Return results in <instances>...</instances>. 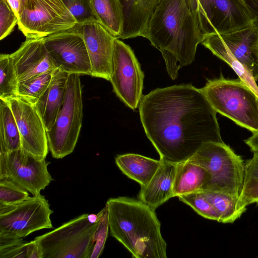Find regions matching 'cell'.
Here are the masks:
<instances>
[{"instance_id": "6da1fadb", "label": "cell", "mask_w": 258, "mask_h": 258, "mask_svg": "<svg viewBox=\"0 0 258 258\" xmlns=\"http://www.w3.org/2000/svg\"><path fill=\"white\" fill-rule=\"evenodd\" d=\"M141 120L160 160H188L205 143L223 142L217 112L190 84L157 88L143 96Z\"/></svg>"}, {"instance_id": "7a4b0ae2", "label": "cell", "mask_w": 258, "mask_h": 258, "mask_svg": "<svg viewBox=\"0 0 258 258\" xmlns=\"http://www.w3.org/2000/svg\"><path fill=\"white\" fill-rule=\"evenodd\" d=\"M159 49L173 80L191 63L204 37L191 0H158L145 37Z\"/></svg>"}, {"instance_id": "3957f363", "label": "cell", "mask_w": 258, "mask_h": 258, "mask_svg": "<svg viewBox=\"0 0 258 258\" xmlns=\"http://www.w3.org/2000/svg\"><path fill=\"white\" fill-rule=\"evenodd\" d=\"M111 235L136 258H166L167 244L155 211L139 199L119 197L106 203Z\"/></svg>"}, {"instance_id": "277c9868", "label": "cell", "mask_w": 258, "mask_h": 258, "mask_svg": "<svg viewBox=\"0 0 258 258\" xmlns=\"http://www.w3.org/2000/svg\"><path fill=\"white\" fill-rule=\"evenodd\" d=\"M200 89L217 112L252 133L258 132V98L239 79L221 75Z\"/></svg>"}, {"instance_id": "5b68a950", "label": "cell", "mask_w": 258, "mask_h": 258, "mask_svg": "<svg viewBox=\"0 0 258 258\" xmlns=\"http://www.w3.org/2000/svg\"><path fill=\"white\" fill-rule=\"evenodd\" d=\"M100 215L82 214L35 237L42 258H90Z\"/></svg>"}, {"instance_id": "8992f818", "label": "cell", "mask_w": 258, "mask_h": 258, "mask_svg": "<svg viewBox=\"0 0 258 258\" xmlns=\"http://www.w3.org/2000/svg\"><path fill=\"white\" fill-rule=\"evenodd\" d=\"M188 160L204 167L210 175L203 191L222 192L238 201L243 183L245 163L229 146L223 142H207Z\"/></svg>"}, {"instance_id": "52a82bcc", "label": "cell", "mask_w": 258, "mask_h": 258, "mask_svg": "<svg viewBox=\"0 0 258 258\" xmlns=\"http://www.w3.org/2000/svg\"><path fill=\"white\" fill-rule=\"evenodd\" d=\"M83 108L80 75L69 74L62 106L53 125L46 132L53 158L61 159L74 151L82 127Z\"/></svg>"}, {"instance_id": "ba28073f", "label": "cell", "mask_w": 258, "mask_h": 258, "mask_svg": "<svg viewBox=\"0 0 258 258\" xmlns=\"http://www.w3.org/2000/svg\"><path fill=\"white\" fill-rule=\"evenodd\" d=\"M78 23L62 0H27L17 24L26 38L41 39Z\"/></svg>"}, {"instance_id": "9c48e42d", "label": "cell", "mask_w": 258, "mask_h": 258, "mask_svg": "<svg viewBox=\"0 0 258 258\" xmlns=\"http://www.w3.org/2000/svg\"><path fill=\"white\" fill-rule=\"evenodd\" d=\"M52 213L41 194L14 204H0V236L23 238L35 231L52 228Z\"/></svg>"}, {"instance_id": "30bf717a", "label": "cell", "mask_w": 258, "mask_h": 258, "mask_svg": "<svg viewBox=\"0 0 258 258\" xmlns=\"http://www.w3.org/2000/svg\"><path fill=\"white\" fill-rule=\"evenodd\" d=\"M50 162L26 152L22 148L0 152V179L9 180L30 192L40 195L53 180L47 166Z\"/></svg>"}, {"instance_id": "8fae6325", "label": "cell", "mask_w": 258, "mask_h": 258, "mask_svg": "<svg viewBox=\"0 0 258 258\" xmlns=\"http://www.w3.org/2000/svg\"><path fill=\"white\" fill-rule=\"evenodd\" d=\"M112 74L110 81L119 99L135 110L143 97L144 75L131 47L119 39L114 42Z\"/></svg>"}, {"instance_id": "7c38bea8", "label": "cell", "mask_w": 258, "mask_h": 258, "mask_svg": "<svg viewBox=\"0 0 258 258\" xmlns=\"http://www.w3.org/2000/svg\"><path fill=\"white\" fill-rule=\"evenodd\" d=\"M197 12L204 37L235 31L254 22L241 0H197Z\"/></svg>"}, {"instance_id": "4fadbf2b", "label": "cell", "mask_w": 258, "mask_h": 258, "mask_svg": "<svg viewBox=\"0 0 258 258\" xmlns=\"http://www.w3.org/2000/svg\"><path fill=\"white\" fill-rule=\"evenodd\" d=\"M43 41L56 69L69 74L91 75L84 40L74 28L47 36Z\"/></svg>"}, {"instance_id": "5bb4252c", "label": "cell", "mask_w": 258, "mask_h": 258, "mask_svg": "<svg viewBox=\"0 0 258 258\" xmlns=\"http://www.w3.org/2000/svg\"><path fill=\"white\" fill-rule=\"evenodd\" d=\"M4 100L9 104L16 120L22 148L35 158L45 159L49 151L47 133L35 106L18 96Z\"/></svg>"}, {"instance_id": "9a60e30c", "label": "cell", "mask_w": 258, "mask_h": 258, "mask_svg": "<svg viewBox=\"0 0 258 258\" xmlns=\"http://www.w3.org/2000/svg\"><path fill=\"white\" fill-rule=\"evenodd\" d=\"M74 28L84 40L91 63L90 76L110 81L116 38L94 19L78 23Z\"/></svg>"}, {"instance_id": "2e32d148", "label": "cell", "mask_w": 258, "mask_h": 258, "mask_svg": "<svg viewBox=\"0 0 258 258\" xmlns=\"http://www.w3.org/2000/svg\"><path fill=\"white\" fill-rule=\"evenodd\" d=\"M41 39H28L10 54L19 82L56 68Z\"/></svg>"}, {"instance_id": "e0dca14e", "label": "cell", "mask_w": 258, "mask_h": 258, "mask_svg": "<svg viewBox=\"0 0 258 258\" xmlns=\"http://www.w3.org/2000/svg\"><path fill=\"white\" fill-rule=\"evenodd\" d=\"M219 35L232 54L258 81V22Z\"/></svg>"}, {"instance_id": "ac0fdd59", "label": "cell", "mask_w": 258, "mask_h": 258, "mask_svg": "<svg viewBox=\"0 0 258 258\" xmlns=\"http://www.w3.org/2000/svg\"><path fill=\"white\" fill-rule=\"evenodd\" d=\"M123 15L122 28L118 39L145 37L158 0H119Z\"/></svg>"}, {"instance_id": "d6986e66", "label": "cell", "mask_w": 258, "mask_h": 258, "mask_svg": "<svg viewBox=\"0 0 258 258\" xmlns=\"http://www.w3.org/2000/svg\"><path fill=\"white\" fill-rule=\"evenodd\" d=\"M176 164L162 160L149 182L141 186L138 199L155 210L173 197V185Z\"/></svg>"}, {"instance_id": "ffe728a7", "label": "cell", "mask_w": 258, "mask_h": 258, "mask_svg": "<svg viewBox=\"0 0 258 258\" xmlns=\"http://www.w3.org/2000/svg\"><path fill=\"white\" fill-rule=\"evenodd\" d=\"M69 75L68 73L55 69L48 87L34 105L46 132L53 125L62 106Z\"/></svg>"}, {"instance_id": "44dd1931", "label": "cell", "mask_w": 258, "mask_h": 258, "mask_svg": "<svg viewBox=\"0 0 258 258\" xmlns=\"http://www.w3.org/2000/svg\"><path fill=\"white\" fill-rule=\"evenodd\" d=\"M210 178L202 166L189 160L176 164L173 185V197L195 192H202Z\"/></svg>"}, {"instance_id": "7402d4cb", "label": "cell", "mask_w": 258, "mask_h": 258, "mask_svg": "<svg viewBox=\"0 0 258 258\" xmlns=\"http://www.w3.org/2000/svg\"><path fill=\"white\" fill-rule=\"evenodd\" d=\"M115 161L124 174L139 183L141 186L149 182L162 163L160 159L155 160L132 153L118 155Z\"/></svg>"}, {"instance_id": "603a6c76", "label": "cell", "mask_w": 258, "mask_h": 258, "mask_svg": "<svg viewBox=\"0 0 258 258\" xmlns=\"http://www.w3.org/2000/svg\"><path fill=\"white\" fill-rule=\"evenodd\" d=\"M202 44L212 53L223 60L238 75L239 79L245 83L258 98V86L252 74L232 54L230 50L218 34L206 36Z\"/></svg>"}, {"instance_id": "cb8c5ba5", "label": "cell", "mask_w": 258, "mask_h": 258, "mask_svg": "<svg viewBox=\"0 0 258 258\" xmlns=\"http://www.w3.org/2000/svg\"><path fill=\"white\" fill-rule=\"evenodd\" d=\"M95 19L117 38L122 28L123 15L119 0H89Z\"/></svg>"}, {"instance_id": "d4e9b609", "label": "cell", "mask_w": 258, "mask_h": 258, "mask_svg": "<svg viewBox=\"0 0 258 258\" xmlns=\"http://www.w3.org/2000/svg\"><path fill=\"white\" fill-rule=\"evenodd\" d=\"M0 100V152H9L22 148L21 139L9 104L4 99Z\"/></svg>"}, {"instance_id": "484cf974", "label": "cell", "mask_w": 258, "mask_h": 258, "mask_svg": "<svg viewBox=\"0 0 258 258\" xmlns=\"http://www.w3.org/2000/svg\"><path fill=\"white\" fill-rule=\"evenodd\" d=\"M202 192L219 215V222L233 223L246 210V207L240 206L237 200L227 194L211 191Z\"/></svg>"}, {"instance_id": "4316f807", "label": "cell", "mask_w": 258, "mask_h": 258, "mask_svg": "<svg viewBox=\"0 0 258 258\" xmlns=\"http://www.w3.org/2000/svg\"><path fill=\"white\" fill-rule=\"evenodd\" d=\"M53 71L19 82L18 96L35 105L48 87Z\"/></svg>"}, {"instance_id": "83f0119b", "label": "cell", "mask_w": 258, "mask_h": 258, "mask_svg": "<svg viewBox=\"0 0 258 258\" xmlns=\"http://www.w3.org/2000/svg\"><path fill=\"white\" fill-rule=\"evenodd\" d=\"M18 81L10 54L0 55V99L18 96Z\"/></svg>"}, {"instance_id": "f1b7e54d", "label": "cell", "mask_w": 258, "mask_h": 258, "mask_svg": "<svg viewBox=\"0 0 258 258\" xmlns=\"http://www.w3.org/2000/svg\"><path fill=\"white\" fill-rule=\"evenodd\" d=\"M177 197L204 218L219 222V215L202 192H191Z\"/></svg>"}, {"instance_id": "f546056e", "label": "cell", "mask_w": 258, "mask_h": 258, "mask_svg": "<svg viewBox=\"0 0 258 258\" xmlns=\"http://www.w3.org/2000/svg\"><path fill=\"white\" fill-rule=\"evenodd\" d=\"M42 258V253L34 239L25 241L12 246L0 249V258Z\"/></svg>"}, {"instance_id": "4dcf8cb0", "label": "cell", "mask_w": 258, "mask_h": 258, "mask_svg": "<svg viewBox=\"0 0 258 258\" xmlns=\"http://www.w3.org/2000/svg\"><path fill=\"white\" fill-rule=\"evenodd\" d=\"M30 198L28 191L14 182L0 179V204H14Z\"/></svg>"}, {"instance_id": "1f68e13d", "label": "cell", "mask_w": 258, "mask_h": 258, "mask_svg": "<svg viewBox=\"0 0 258 258\" xmlns=\"http://www.w3.org/2000/svg\"><path fill=\"white\" fill-rule=\"evenodd\" d=\"M100 212L99 223L94 236L95 244L90 258H98L100 256L104 249L108 235L109 224L106 206Z\"/></svg>"}, {"instance_id": "d6a6232c", "label": "cell", "mask_w": 258, "mask_h": 258, "mask_svg": "<svg viewBox=\"0 0 258 258\" xmlns=\"http://www.w3.org/2000/svg\"><path fill=\"white\" fill-rule=\"evenodd\" d=\"M18 18L7 0H0V40L8 36L18 24Z\"/></svg>"}, {"instance_id": "836d02e7", "label": "cell", "mask_w": 258, "mask_h": 258, "mask_svg": "<svg viewBox=\"0 0 258 258\" xmlns=\"http://www.w3.org/2000/svg\"><path fill=\"white\" fill-rule=\"evenodd\" d=\"M78 23L95 19L92 12L89 0H62Z\"/></svg>"}, {"instance_id": "e575fe53", "label": "cell", "mask_w": 258, "mask_h": 258, "mask_svg": "<svg viewBox=\"0 0 258 258\" xmlns=\"http://www.w3.org/2000/svg\"><path fill=\"white\" fill-rule=\"evenodd\" d=\"M253 153L252 157L245 163L242 187L249 184L258 183V152Z\"/></svg>"}, {"instance_id": "d590c367", "label": "cell", "mask_w": 258, "mask_h": 258, "mask_svg": "<svg viewBox=\"0 0 258 258\" xmlns=\"http://www.w3.org/2000/svg\"><path fill=\"white\" fill-rule=\"evenodd\" d=\"M238 202L240 206L246 207L252 204H258V183L243 187Z\"/></svg>"}, {"instance_id": "8d00e7d4", "label": "cell", "mask_w": 258, "mask_h": 258, "mask_svg": "<svg viewBox=\"0 0 258 258\" xmlns=\"http://www.w3.org/2000/svg\"><path fill=\"white\" fill-rule=\"evenodd\" d=\"M248 10L252 20L258 22V0H241Z\"/></svg>"}, {"instance_id": "74e56055", "label": "cell", "mask_w": 258, "mask_h": 258, "mask_svg": "<svg viewBox=\"0 0 258 258\" xmlns=\"http://www.w3.org/2000/svg\"><path fill=\"white\" fill-rule=\"evenodd\" d=\"M15 14L18 18L20 17L24 7L26 5L27 0H7Z\"/></svg>"}, {"instance_id": "f35d334b", "label": "cell", "mask_w": 258, "mask_h": 258, "mask_svg": "<svg viewBox=\"0 0 258 258\" xmlns=\"http://www.w3.org/2000/svg\"><path fill=\"white\" fill-rule=\"evenodd\" d=\"M244 143L249 147L251 152H258V132L253 133L250 137L244 140Z\"/></svg>"}, {"instance_id": "ab89813d", "label": "cell", "mask_w": 258, "mask_h": 258, "mask_svg": "<svg viewBox=\"0 0 258 258\" xmlns=\"http://www.w3.org/2000/svg\"><path fill=\"white\" fill-rule=\"evenodd\" d=\"M192 3H193L194 4V6L197 11V0H191Z\"/></svg>"}]
</instances>
